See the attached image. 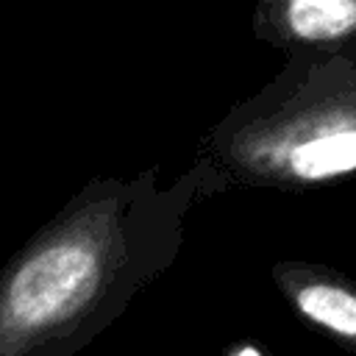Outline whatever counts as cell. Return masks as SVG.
Returning a JSON list of instances; mask_svg holds the SVG:
<instances>
[{"label": "cell", "instance_id": "3957f363", "mask_svg": "<svg viewBox=\"0 0 356 356\" xmlns=\"http://www.w3.org/2000/svg\"><path fill=\"white\" fill-rule=\"evenodd\" d=\"M270 278L292 314L339 348L356 353V281L331 264L278 259Z\"/></svg>", "mask_w": 356, "mask_h": 356}, {"label": "cell", "instance_id": "277c9868", "mask_svg": "<svg viewBox=\"0 0 356 356\" xmlns=\"http://www.w3.org/2000/svg\"><path fill=\"white\" fill-rule=\"evenodd\" d=\"M250 31L284 56L339 50L356 42V0H259Z\"/></svg>", "mask_w": 356, "mask_h": 356}, {"label": "cell", "instance_id": "5b68a950", "mask_svg": "<svg viewBox=\"0 0 356 356\" xmlns=\"http://www.w3.org/2000/svg\"><path fill=\"white\" fill-rule=\"evenodd\" d=\"M222 356H270V353H267L264 345L256 342V339H234V342L222 350Z\"/></svg>", "mask_w": 356, "mask_h": 356}, {"label": "cell", "instance_id": "6da1fadb", "mask_svg": "<svg viewBox=\"0 0 356 356\" xmlns=\"http://www.w3.org/2000/svg\"><path fill=\"white\" fill-rule=\"evenodd\" d=\"M203 170L89 178L0 267V356H78L178 259Z\"/></svg>", "mask_w": 356, "mask_h": 356}, {"label": "cell", "instance_id": "7a4b0ae2", "mask_svg": "<svg viewBox=\"0 0 356 356\" xmlns=\"http://www.w3.org/2000/svg\"><path fill=\"white\" fill-rule=\"evenodd\" d=\"M214 195L309 192L356 178V42L292 53L195 145Z\"/></svg>", "mask_w": 356, "mask_h": 356}]
</instances>
